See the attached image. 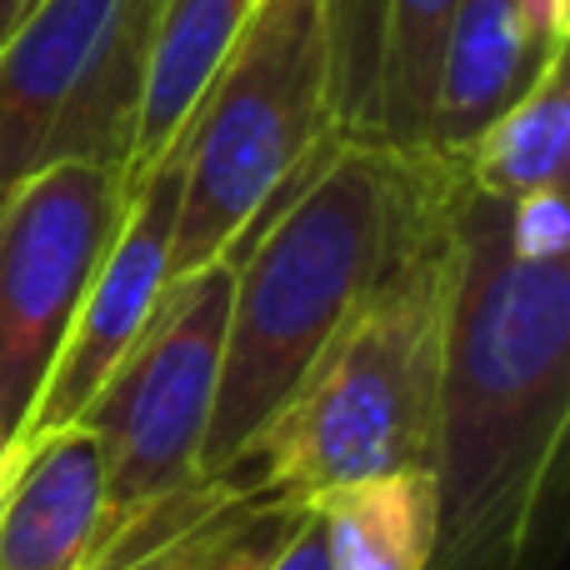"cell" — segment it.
I'll use <instances>...</instances> for the list:
<instances>
[{"mask_svg": "<svg viewBox=\"0 0 570 570\" xmlns=\"http://www.w3.org/2000/svg\"><path fill=\"white\" fill-rule=\"evenodd\" d=\"M130 200V170L70 160L0 206V455L26 435Z\"/></svg>", "mask_w": 570, "mask_h": 570, "instance_id": "obj_7", "label": "cell"}, {"mask_svg": "<svg viewBox=\"0 0 570 570\" xmlns=\"http://www.w3.org/2000/svg\"><path fill=\"white\" fill-rule=\"evenodd\" d=\"M505 240L525 261H566L570 256V200L566 186L531 190L505 200Z\"/></svg>", "mask_w": 570, "mask_h": 570, "instance_id": "obj_16", "label": "cell"}, {"mask_svg": "<svg viewBox=\"0 0 570 570\" xmlns=\"http://www.w3.org/2000/svg\"><path fill=\"white\" fill-rule=\"evenodd\" d=\"M451 295L455 220L325 341L236 475L315 505L341 485L435 471Z\"/></svg>", "mask_w": 570, "mask_h": 570, "instance_id": "obj_3", "label": "cell"}, {"mask_svg": "<svg viewBox=\"0 0 570 570\" xmlns=\"http://www.w3.org/2000/svg\"><path fill=\"white\" fill-rule=\"evenodd\" d=\"M455 0H385L381 50V136L375 146L431 150V110L441 46Z\"/></svg>", "mask_w": 570, "mask_h": 570, "instance_id": "obj_15", "label": "cell"}, {"mask_svg": "<svg viewBox=\"0 0 570 570\" xmlns=\"http://www.w3.org/2000/svg\"><path fill=\"white\" fill-rule=\"evenodd\" d=\"M160 0H36L0 40V206L50 166L130 170Z\"/></svg>", "mask_w": 570, "mask_h": 570, "instance_id": "obj_5", "label": "cell"}, {"mask_svg": "<svg viewBox=\"0 0 570 570\" xmlns=\"http://www.w3.org/2000/svg\"><path fill=\"white\" fill-rule=\"evenodd\" d=\"M230 281V261H210L170 281L146 331L80 411V425L106 455L100 546L140 511L200 481V445L226 351Z\"/></svg>", "mask_w": 570, "mask_h": 570, "instance_id": "obj_6", "label": "cell"}, {"mask_svg": "<svg viewBox=\"0 0 570 570\" xmlns=\"http://www.w3.org/2000/svg\"><path fill=\"white\" fill-rule=\"evenodd\" d=\"M176 206H180V156L166 150L146 176L136 180V200L120 226L110 256L100 261L90 281L80 315L60 345L50 381L36 401L26 435L56 431V425L80 421L90 395L100 391L116 361L136 345L146 321L156 315L160 295L170 285V246H176Z\"/></svg>", "mask_w": 570, "mask_h": 570, "instance_id": "obj_8", "label": "cell"}, {"mask_svg": "<svg viewBox=\"0 0 570 570\" xmlns=\"http://www.w3.org/2000/svg\"><path fill=\"white\" fill-rule=\"evenodd\" d=\"M566 150H570V86H566V60H556L455 160H461V176L471 190H481L491 200H521L531 190L566 186Z\"/></svg>", "mask_w": 570, "mask_h": 570, "instance_id": "obj_14", "label": "cell"}, {"mask_svg": "<svg viewBox=\"0 0 570 570\" xmlns=\"http://www.w3.org/2000/svg\"><path fill=\"white\" fill-rule=\"evenodd\" d=\"M570 421V256L525 261L505 200L465 186L435 435V570L515 566Z\"/></svg>", "mask_w": 570, "mask_h": 570, "instance_id": "obj_1", "label": "cell"}, {"mask_svg": "<svg viewBox=\"0 0 570 570\" xmlns=\"http://www.w3.org/2000/svg\"><path fill=\"white\" fill-rule=\"evenodd\" d=\"M461 160L341 140L321 176L230 261V315L200 475H230L335 331L451 230Z\"/></svg>", "mask_w": 570, "mask_h": 570, "instance_id": "obj_2", "label": "cell"}, {"mask_svg": "<svg viewBox=\"0 0 570 570\" xmlns=\"http://www.w3.org/2000/svg\"><path fill=\"white\" fill-rule=\"evenodd\" d=\"M256 6L261 0H160L156 6L130 180L146 176L170 150V140L186 130L190 110L200 106V96L236 50V40L246 36Z\"/></svg>", "mask_w": 570, "mask_h": 570, "instance_id": "obj_12", "label": "cell"}, {"mask_svg": "<svg viewBox=\"0 0 570 570\" xmlns=\"http://www.w3.org/2000/svg\"><path fill=\"white\" fill-rule=\"evenodd\" d=\"M341 146L321 0H261L186 130L170 281L236 261Z\"/></svg>", "mask_w": 570, "mask_h": 570, "instance_id": "obj_4", "label": "cell"}, {"mask_svg": "<svg viewBox=\"0 0 570 570\" xmlns=\"http://www.w3.org/2000/svg\"><path fill=\"white\" fill-rule=\"evenodd\" d=\"M271 570H331L325 566V541H321V521H315V511H311V521H305V531L291 541V551H285Z\"/></svg>", "mask_w": 570, "mask_h": 570, "instance_id": "obj_17", "label": "cell"}, {"mask_svg": "<svg viewBox=\"0 0 570 570\" xmlns=\"http://www.w3.org/2000/svg\"><path fill=\"white\" fill-rule=\"evenodd\" d=\"M570 0H455L441 46L431 150L461 156L505 106L566 60Z\"/></svg>", "mask_w": 570, "mask_h": 570, "instance_id": "obj_10", "label": "cell"}, {"mask_svg": "<svg viewBox=\"0 0 570 570\" xmlns=\"http://www.w3.org/2000/svg\"><path fill=\"white\" fill-rule=\"evenodd\" d=\"M30 6H36V0H0V40H6L10 30H16V20L26 16Z\"/></svg>", "mask_w": 570, "mask_h": 570, "instance_id": "obj_18", "label": "cell"}, {"mask_svg": "<svg viewBox=\"0 0 570 570\" xmlns=\"http://www.w3.org/2000/svg\"><path fill=\"white\" fill-rule=\"evenodd\" d=\"M106 535V455L80 421L0 455V570H90Z\"/></svg>", "mask_w": 570, "mask_h": 570, "instance_id": "obj_11", "label": "cell"}, {"mask_svg": "<svg viewBox=\"0 0 570 570\" xmlns=\"http://www.w3.org/2000/svg\"><path fill=\"white\" fill-rule=\"evenodd\" d=\"M315 505L246 475H200L120 525L90 570H271Z\"/></svg>", "mask_w": 570, "mask_h": 570, "instance_id": "obj_9", "label": "cell"}, {"mask_svg": "<svg viewBox=\"0 0 570 570\" xmlns=\"http://www.w3.org/2000/svg\"><path fill=\"white\" fill-rule=\"evenodd\" d=\"M331 570H435L441 495L431 471L341 485L315 501Z\"/></svg>", "mask_w": 570, "mask_h": 570, "instance_id": "obj_13", "label": "cell"}]
</instances>
